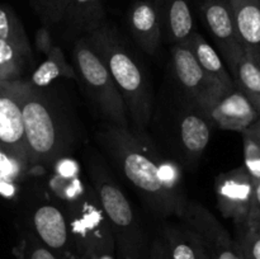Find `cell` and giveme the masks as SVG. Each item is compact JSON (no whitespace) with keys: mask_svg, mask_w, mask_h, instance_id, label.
I'll return each mask as SVG.
<instances>
[{"mask_svg":"<svg viewBox=\"0 0 260 259\" xmlns=\"http://www.w3.org/2000/svg\"><path fill=\"white\" fill-rule=\"evenodd\" d=\"M96 141L155 217H180L188 202L183 168L147 131L107 124L96 132Z\"/></svg>","mask_w":260,"mask_h":259,"instance_id":"1","label":"cell"},{"mask_svg":"<svg viewBox=\"0 0 260 259\" xmlns=\"http://www.w3.org/2000/svg\"><path fill=\"white\" fill-rule=\"evenodd\" d=\"M212 122L173 81L155 96L147 134L182 168L193 169L210 144Z\"/></svg>","mask_w":260,"mask_h":259,"instance_id":"2","label":"cell"},{"mask_svg":"<svg viewBox=\"0 0 260 259\" xmlns=\"http://www.w3.org/2000/svg\"><path fill=\"white\" fill-rule=\"evenodd\" d=\"M19 95L30 174L40 177L56 160L68 156L74 131L65 111L46 88L20 80Z\"/></svg>","mask_w":260,"mask_h":259,"instance_id":"3","label":"cell"},{"mask_svg":"<svg viewBox=\"0 0 260 259\" xmlns=\"http://www.w3.org/2000/svg\"><path fill=\"white\" fill-rule=\"evenodd\" d=\"M85 37L106 63L123 99L131 126L146 131L155 95L145 69L108 22Z\"/></svg>","mask_w":260,"mask_h":259,"instance_id":"4","label":"cell"},{"mask_svg":"<svg viewBox=\"0 0 260 259\" xmlns=\"http://www.w3.org/2000/svg\"><path fill=\"white\" fill-rule=\"evenodd\" d=\"M88 173L89 183L112 226L117 256L119 259H149L152 238L150 239L126 193L98 159H90Z\"/></svg>","mask_w":260,"mask_h":259,"instance_id":"5","label":"cell"},{"mask_svg":"<svg viewBox=\"0 0 260 259\" xmlns=\"http://www.w3.org/2000/svg\"><path fill=\"white\" fill-rule=\"evenodd\" d=\"M73 53L76 78L79 76L91 101L109 124L118 127L131 126L123 99L106 63L85 36L75 40Z\"/></svg>","mask_w":260,"mask_h":259,"instance_id":"6","label":"cell"},{"mask_svg":"<svg viewBox=\"0 0 260 259\" xmlns=\"http://www.w3.org/2000/svg\"><path fill=\"white\" fill-rule=\"evenodd\" d=\"M90 184V183H89ZM73 259L116 251L113 231L91 185L85 195L66 206Z\"/></svg>","mask_w":260,"mask_h":259,"instance_id":"7","label":"cell"},{"mask_svg":"<svg viewBox=\"0 0 260 259\" xmlns=\"http://www.w3.org/2000/svg\"><path fill=\"white\" fill-rule=\"evenodd\" d=\"M23 231L35 236L63 259H73L70 229L66 206L46 192L45 188L33 190L27 207Z\"/></svg>","mask_w":260,"mask_h":259,"instance_id":"8","label":"cell"},{"mask_svg":"<svg viewBox=\"0 0 260 259\" xmlns=\"http://www.w3.org/2000/svg\"><path fill=\"white\" fill-rule=\"evenodd\" d=\"M170 68L173 81L205 113L226 93L203 71L185 42L170 47Z\"/></svg>","mask_w":260,"mask_h":259,"instance_id":"9","label":"cell"},{"mask_svg":"<svg viewBox=\"0 0 260 259\" xmlns=\"http://www.w3.org/2000/svg\"><path fill=\"white\" fill-rule=\"evenodd\" d=\"M201 19L215 42L226 68L234 73L244 48L236 32L233 9L229 0H197Z\"/></svg>","mask_w":260,"mask_h":259,"instance_id":"10","label":"cell"},{"mask_svg":"<svg viewBox=\"0 0 260 259\" xmlns=\"http://www.w3.org/2000/svg\"><path fill=\"white\" fill-rule=\"evenodd\" d=\"M179 220L200 236L210 259H244L235 239L203 205L188 200Z\"/></svg>","mask_w":260,"mask_h":259,"instance_id":"11","label":"cell"},{"mask_svg":"<svg viewBox=\"0 0 260 259\" xmlns=\"http://www.w3.org/2000/svg\"><path fill=\"white\" fill-rule=\"evenodd\" d=\"M254 185L255 179L244 167L218 175L215 182V192L221 215L233 220L238 226L245 225L251 207Z\"/></svg>","mask_w":260,"mask_h":259,"instance_id":"12","label":"cell"},{"mask_svg":"<svg viewBox=\"0 0 260 259\" xmlns=\"http://www.w3.org/2000/svg\"><path fill=\"white\" fill-rule=\"evenodd\" d=\"M0 149L28 163L19 81L0 83Z\"/></svg>","mask_w":260,"mask_h":259,"instance_id":"13","label":"cell"},{"mask_svg":"<svg viewBox=\"0 0 260 259\" xmlns=\"http://www.w3.org/2000/svg\"><path fill=\"white\" fill-rule=\"evenodd\" d=\"M43 188L63 206L73 203L85 195L90 184L81 178L80 165L74 157L63 156L56 160L45 173Z\"/></svg>","mask_w":260,"mask_h":259,"instance_id":"14","label":"cell"},{"mask_svg":"<svg viewBox=\"0 0 260 259\" xmlns=\"http://www.w3.org/2000/svg\"><path fill=\"white\" fill-rule=\"evenodd\" d=\"M206 114L213 126L241 134L259 119V113L250 101L236 88L223 94Z\"/></svg>","mask_w":260,"mask_h":259,"instance_id":"15","label":"cell"},{"mask_svg":"<svg viewBox=\"0 0 260 259\" xmlns=\"http://www.w3.org/2000/svg\"><path fill=\"white\" fill-rule=\"evenodd\" d=\"M156 236L168 259H210L200 236L179 218L162 221Z\"/></svg>","mask_w":260,"mask_h":259,"instance_id":"16","label":"cell"},{"mask_svg":"<svg viewBox=\"0 0 260 259\" xmlns=\"http://www.w3.org/2000/svg\"><path fill=\"white\" fill-rule=\"evenodd\" d=\"M159 19L161 40L178 45L188 40L196 30L194 18L188 0H152Z\"/></svg>","mask_w":260,"mask_h":259,"instance_id":"17","label":"cell"},{"mask_svg":"<svg viewBox=\"0 0 260 259\" xmlns=\"http://www.w3.org/2000/svg\"><path fill=\"white\" fill-rule=\"evenodd\" d=\"M135 42L147 55H155L161 46V30L152 0H136L127 14Z\"/></svg>","mask_w":260,"mask_h":259,"instance_id":"18","label":"cell"},{"mask_svg":"<svg viewBox=\"0 0 260 259\" xmlns=\"http://www.w3.org/2000/svg\"><path fill=\"white\" fill-rule=\"evenodd\" d=\"M233 9L239 41L260 65V0H229Z\"/></svg>","mask_w":260,"mask_h":259,"instance_id":"19","label":"cell"},{"mask_svg":"<svg viewBox=\"0 0 260 259\" xmlns=\"http://www.w3.org/2000/svg\"><path fill=\"white\" fill-rule=\"evenodd\" d=\"M185 45L192 51L193 56L203 69V71L226 93L235 88L233 76L226 68L220 53L212 45H210V42L202 35L194 30L185 41Z\"/></svg>","mask_w":260,"mask_h":259,"instance_id":"20","label":"cell"},{"mask_svg":"<svg viewBox=\"0 0 260 259\" xmlns=\"http://www.w3.org/2000/svg\"><path fill=\"white\" fill-rule=\"evenodd\" d=\"M107 22L102 0H70L61 23L76 40L94 32Z\"/></svg>","mask_w":260,"mask_h":259,"instance_id":"21","label":"cell"},{"mask_svg":"<svg viewBox=\"0 0 260 259\" xmlns=\"http://www.w3.org/2000/svg\"><path fill=\"white\" fill-rule=\"evenodd\" d=\"M46 60L33 71L30 79H25L37 88H47L53 80L58 78L76 79L75 69L69 65L62 50L53 46L45 53Z\"/></svg>","mask_w":260,"mask_h":259,"instance_id":"22","label":"cell"},{"mask_svg":"<svg viewBox=\"0 0 260 259\" xmlns=\"http://www.w3.org/2000/svg\"><path fill=\"white\" fill-rule=\"evenodd\" d=\"M32 62V53L25 52L10 41L0 38V83L25 80L23 74Z\"/></svg>","mask_w":260,"mask_h":259,"instance_id":"23","label":"cell"},{"mask_svg":"<svg viewBox=\"0 0 260 259\" xmlns=\"http://www.w3.org/2000/svg\"><path fill=\"white\" fill-rule=\"evenodd\" d=\"M234 85L250 101L260 116V65L244 52L231 74Z\"/></svg>","mask_w":260,"mask_h":259,"instance_id":"24","label":"cell"},{"mask_svg":"<svg viewBox=\"0 0 260 259\" xmlns=\"http://www.w3.org/2000/svg\"><path fill=\"white\" fill-rule=\"evenodd\" d=\"M0 38L19 46L25 52L32 53L29 42L19 19L10 10L0 8Z\"/></svg>","mask_w":260,"mask_h":259,"instance_id":"25","label":"cell"},{"mask_svg":"<svg viewBox=\"0 0 260 259\" xmlns=\"http://www.w3.org/2000/svg\"><path fill=\"white\" fill-rule=\"evenodd\" d=\"M13 253L15 259H63L25 231L22 233V238Z\"/></svg>","mask_w":260,"mask_h":259,"instance_id":"26","label":"cell"},{"mask_svg":"<svg viewBox=\"0 0 260 259\" xmlns=\"http://www.w3.org/2000/svg\"><path fill=\"white\" fill-rule=\"evenodd\" d=\"M29 174L30 168L27 161L0 149V179L19 183Z\"/></svg>","mask_w":260,"mask_h":259,"instance_id":"27","label":"cell"},{"mask_svg":"<svg viewBox=\"0 0 260 259\" xmlns=\"http://www.w3.org/2000/svg\"><path fill=\"white\" fill-rule=\"evenodd\" d=\"M238 238L235 239L244 259H260V234L248 226H238Z\"/></svg>","mask_w":260,"mask_h":259,"instance_id":"28","label":"cell"},{"mask_svg":"<svg viewBox=\"0 0 260 259\" xmlns=\"http://www.w3.org/2000/svg\"><path fill=\"white\" fill-rule=\"evenodd\" d=\"M244 168L255 180H260V147L248 135L243 134Z\"/></svg>","mask_w":260,"mask_h":259,"instance_id":"29","label":"cell"},{"mask_svg":"<svg viewBox=\"0 0 260 259\" xmlns=\"http://www.w3.org/2000/svg\"><path fill=\"white\" fill-rule=\"evenodd\" d=\"M70 0H45L40 15L46 23H61Z\"/></svg>","mask_w":260,"mask_h":259,"instance_id":"30","label":"cell"},{"mask_svg":"<svg viewBox=\"0 0 260 259\" xmlns=\"http://www.w3.org/2000/svg\"><path fill=\"white\" fill-rule=\"evenodd\" d=\"M259 217H260V180H255L253 200H251V207H250V211H249V216L246 222L253 221Z\"/></svg>","mask_w":260,"mask_h":259,"instance_id":"31","label":"cell"},{"mask_svg":"<svg viewBox=\"0 0 260 259\" xmlns=\"http://www.w3.org/2000/svg\"><path fill=\"white\" fill-rule=\"evenodd\" d=\"M149 259H168L167 255H165L164 248H162L161 243H160V240H159V238L156 236V234L152 236L151 246H150Z\"/></svg>","mask_w":260,"mask_h":259,"instance_id":"32","label":"cell"},{"mask_svg":"<svg viewBox=\"0 0 260 259\" xmlns=\"http://www.w3.org/2000/svg\"><path fill=\"white\" fill-rule=\"evenodd\" d=\"M18 190V183L13 182H5V180L0 179V196L4 198H13L17 196Z\"/></svg>","mask_w":260,"mask_h":259,"instance_id":"33","label":"cell"},{"mask_svg":"<svg viewBox=\"0 0 260 259\" xmlns=\"http://www.w3.org/2000/svg\"><path fill=\"white\" fill-rule=\"evenodd\" d=\"M243 134L248 135V136L250 137L251 140H254L260 147V119L254 122L250 127H248V128L243 132Z\"/></svg>","mask_w":260,"mask_h":259,"instance_id":"34","label":"cell"},{"mask_svg":"<svg viewBox=\"0 0 260 259\" xmlns=\"http://www.w3.org/2000/svg\"><path fill=\"white\" fill-rule=\"evenodd\" d=\"M88 259H119L117 256L116 251L113 253H98V254H93V255L89 256Z\"/></svg>","mask_w":260,"mask_h":259,"instance_id":"35","label":"cell"},{"mask_svg":"<svg viewBox=\"0 0 260 259\" xmlns=\"http://www.w3.org/2000/svg\"><path fill=\"white\" fill-rule=\"evenodd\" d=\"M245 226H248V228H250L251 230L256 231V233L260 234V217L255 218V220L253 221H249V222L245 223Z\"/></svg>","mask_w":260,"mask_h":259,"instance_id":"36","label":"cell"},{"mask_svg":"<svg viewBox=\"0 0 260 259\" xmlns=\"http://www.w3.org/2000/svg\"><path fill=\"white\" fill-rule=\"evenodd\" d=\"M43 3H45V0H32L33 7H35V9L37 10L38 14H40L41 10H42V8H43Z\"/></svg>","mask_w":260,"mask_h":259,"instance_id":"37","label":"cell"},{"mask_svg":"<svg viewBox=\"0 0 260 259\" xmlns=\"http://www.w3.org/2000/svg\"><path fill=\"white\" fill-rule=\"evenodd\" d=\"M259 119H260V116H259Z\"/></svg>","mask_w":260,"mask_h":259,"instance_id":"38","label":"cell"}]
</instances>
